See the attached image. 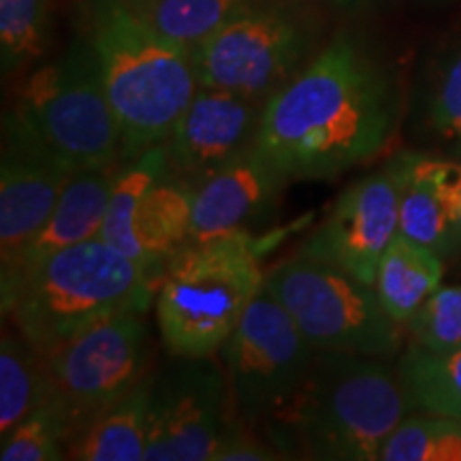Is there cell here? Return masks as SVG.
<instances>
[{
    "label": "cell",
    "mask_w": 461,
    "mask_h": 461,
    "mask_svg": "<svg viewBox=\"0 0 461 461\" xmlns=\"http://www.w3.org/2000/svg\"><path fill=\"white\" fill-rule=\"evenodd\" d=\"M393 129L387 73L342 32L265 101L255 148L288 182L330 180L378 157Z\"/></svg>",
    "instance_id": "cell-1"
},
{
    "label": "cell",
    "mask_w": 461,
    "mask_h": 461,
    "mask_svg": "<svg viewBox=\"0 0 461 461\" xmlns=\"http://www.w3.org/2000/svg\"><path fill=\"white\" fill-rule=\"evenodd\" d=\"M84 39L122 132L124 160L163 146L199 88L193 51L124 0H88Z\"/></svg>",
    "instance_id": "cell-2"
},
{
    "label": "cell",
    "mask_w": 461,
    "mask_h": 461,
    "mask_svg": "<svg viewBox=\"0 0 461 461\" xmlns=\"http://www.w3.org/2000/svg\"><path fill=\"white\" fill-rule=\"evenodd\" d=\"M414 403L378 357L316 353L303 384L272 419L303 459L376 461Z\"/></svg>",
    "instance_id": "cell-3"
},
{
    "label": "cell",
    "mask_w": 461,
    "mask_h": 461,
    "mask_svg": "<svg viewBox=\"0 0 461 461\" xmlns=\"http://www.w3.org/2000/svg\"><path fill=\"white\" fill-rule=\"evenodd\" d=\"M158 285L157 276L96 238L41 258L0 295L20 336L48 355L115 314H146Z\"/></svg>",
    "instance_id": "cell-4"
},
{
    "label": "cell",
    "mask_w": 461,
    "mask_h": 461,
    "mask_svg": "<svg viewBox=\"0 0 461 461\" xmlns=\"http://www.w3.org/2000/svg\"><path fill=\"white\" fill-rule=\"evenodd\" d=\"M258 244L246 230L188 241L165 265L157 291L160 338L173 357L221 353L265 286Z\"/></svg>",
    "instance_id": "cell-5"
},
{
    "label": "cell",
    "mask_w": 461,
    "mask_h": 461,
    "mask_svg": "<svg viewBox=\"0 0 461 461\" xmlns=\"http://www.w3.org/2000/svg\"><path fill=\"white\" fill-rule=\"evenodd\" d=\"M3 126L75 173L124 160L122 132L84 34L28 75Z\"/></svg>",
    "instance_id": "cell-6"
},
{
    "label": "cell",
    "mask_w": 461,
    "mask_h": 461,
    "mask_svg": "<svg viewBox=\"0 0 461 461\" xmlns=\"http://www.w3.org/2000/svg\"><path fill=\"white\" fill-rule=\"evenodd\" d=\"M319 22L297 0H252L193 51L199 86L265 103L312 60Z\"/></svg>",
    "instance_id": "cell-7"
},
{
    "label": "cell",
    "mask_w": 461,
    "mask_h": 461,
    "mask_svg": "<svg viewBox=\"0 0 461 461\" xmlns=\"http://www.w3.org/2000/svg\"><path fill=\"white\" fill-rule=\"evenodd\" d=\"M265 288L316 353L383 357L400 348L403 327L387 314L374 286L333 265L297 252L265 274Z\"/></svg>",
    "instance_id": "cell-8"
},
{
    "label": "cell",
    "mask_w": 461,
    "mask_h": 461,
    "mask_svg": "<svg viewBox=\"0 0 461 461\" xmlns=\"http://www.w3.org/2000/svg\"><path fill=\"white\" fill-rule=\"evenodd\" d=\"M235 417L255 428L272 420L312 367L316 350L267 288L252 299L221 348Z\"/></svg>",
    "instance_id": "cell-9"
},
{
    "label": "cell",
    "mask_w": 461,
    "mask_h": 461,
    "mask_svg": "<svg viewBox=\"0 0 461 461\" xmlns=\"http://www.w3.org/2000/svg\"><path fill=\"white\" fill-rule=\"evenodd\" d=\"M194 188L173 180L165 148L126 160L115 177L101 240L163 278L169 258L190 241Z\"/></svg>",
    "instance_id": "cell-10"
},
{
    "label": "cell",
    "mask_w": 461,
    "mask_h": 461,
    "mask_svg": "<svg viewBox=\"0 0 461 461\" xmlns=\"http://www.w3.org/2000/svg\"><path fill=\"white\" fill-rule=\"evenodd\" d=\"M43 359L50 395L65 406L75 434L148 374L143 312L115 314L58 346Z\"/></svg>",
    "instance_id": "cell-11"
},
{
    "label": "cell",
    "mask_w": 461,
    "mask_h": 461,
    "mask_svg": "<svg viewBox=\"0 0 461 461\" xmlns=\"http://www.w3.org/2000/svg\"><path fill=\"white\" fill-rule=\"evenodd\" d=\"M235 411L227 372L212 357H176L154 376L146 461H212Z\"/></svg>",
    "instance_id": "cell-12"
},
{
    "label": "cell",
    "mask_w": 461,
    "mask_h": 461,
    "mask_svg": "<svg viewBox=\"0 0 461 461\" xmlns=\"http://www.w3.org/2000/svg\"><path fill=\"white\" fill-rule=\"evenodd\" d=\"M400 233L397 188L389 167L346 186L319 227L299 248L374 286L378 263Z\"/></svg>",
    "instance_id": "cell-13"
},
{
    "label": "cell",
    "mask_w": 461,
    "mask_h": 461,
    "mask_svg": "<svg viewBox=\"0 0 461 461\" xmlns=\"http://www.w3.org/2000/svg\"><path fill=\"white\" fill-rule=\"evenodd\" d=\"M263 107L238 92L199 86L163 143L169 176L197 188L255 148Z\"/></svg>",
    "instance_id": "cell-14"
},
{
    "label": "cell",
    "mask_w": 461,
    "mask_h": 461,
    "mask_svg": "<svg viewBox=\"0 0 461 461\" xmlns=\"http://www.w3.org/2000/svg\"><path fill=\"white\" fill-rule=\"evenodd\" d=\"M73 173L34 143L3 126L0 158V280L15 269L65 193Z\"/></svg>",
    "instance_id": "cell-15"
},
{
    "label": "cell",
    "mask_w": 461,
    "mask_h": 461,
    "mask_svg": "<svg viewBox=\"0 0 461 461\" xmlns=\"http://www.w3.org/2000/svg\"><path fill=\"white\" fill-rule=\"evenodd\" d=\"M288 180L257 148L194 188L190 241L241 233L269 214Z\"/></svg>",
    "instance_id": "cell-16"
},
{
    "label": "cell",
    "mask_w": 461,
    "mask_h": 461,
    "mask_svg": "<svg viewBox=\"0 0 461 461\" xmlns=\"http://www.w3.org/2000/svg\"><path fill=\"white\" fill-rule=\"evenodd\" d=\"M124 163L126 160H120V163L99 167V169L73 173L48 222L22 252L11 276L0 280V291H7L17 276L41 258L54 255L58 250H65L68 246L101 238L115 177H118Z\"/></svg>",
    "instance_id": "cell-17"
},
{
    "label": "cell",
    "mask_w": 461,
    "mask_h": 461,
    "mask_svg": "<svg viewBox=\"0 0 461 461\" xmlns=\"http://www.w3.org/2000/svg\"><path fill=\"white\" fill-rule=\"evenodd\" d=\"M387 167L393 173L397 188L400 233L431 248L442 258L461 252L440 180V158L403 152L391 158Z\"/></svg>",
    "instance_id": "cell-18"
},
{
    "label": "cell",
    "mask_w": 461,
    "mask_h": 461,
    "mask_svg": "<svg viewBox=\"0 0 461 461\" xmlns=\"http://www.w3.org/2000/svg\"><path fill=\"white\" fill-rule=\"evenodd\" d=\"M152 387L154 374H146L129 393L75 431L68 440L67 457L79 461H146Z\"/></svg>",
    "instance_id": "cell-19"
},
{
    "label": "cell",
    "mask_w": 461,
    "mask_h": 461,
    "mask_svg": "<svg viewBox=\"0 0 461 461\" xmlns=\"http://www.w3.org/2000/svg\"><path fill=\"white\" fill-rule=\"evenodd\" d=\"M445 258L431 248L397 233L378 263L374 291L400 327H408L442 286Z\"/></svg>",
    "instance_id": "cell-20"
},
{
    "label": "cell",
    "mask_w": 461,
    "mask_h": 461,
    "mask_svg": "<svg viewBox=\"0 0 461 461\" xmlns=\"http://www.w3.org/2000/svg\"><path fill=\"white\" fill-rule=\"evenodd\" d=\"M50 395L43 353L22 336L0 339V440Z\"/></svg>",
    "instance_id": "cell-21"
},
{
    "label": "cell",
    "mask_w": 461,
    "mask_h": 461,
    "mask_svg": "<svg viewBox=\"0 0 461 461\" xmlns=\"http://www.w3.org/2000/svg\"><path fill=\"white\" fill-rule=\"evenodd\" d=\"M397 372L414 408L461 419V348L436 353L412 344Z\"/></svg>",
    "instance_id": "cell-22"
},
{
    "label": "cell",
    "mask_w": 461,
    "mask_h": 461,
    "mask_svg": "<svg viewBox=\"0 0 461 461\" xmlns=\"http://www.w3.org/2000/svg\"><path fill=\"white\" fill-rule=\"evenodd\" d=\"M54 28V0H0V65L15 75L45 56Z\"/></svg>",
    "instance_id": "cell-23"
},
{
    "label": "cell",
    "mask_w": 461,
    "mask_h": 461,
    "mask_svg": "<svg viewBox=\"0 0 461 461\" xmlns=\"http://www.w3.org/2000/svg\"><path fill=\"white\" fill-rule=\"evenodd\" d=\"M252 0H141L137 11L167 39L194 51Z\"/></svg>",
    "instance_id": "cell-24"
},
{
    "label": "cell",
    "mask_w": 461,
    "mask_h": 461,
    "mask_svg": "<svg viewBox=\"0 0 461 461\" xmlns=\"http://www.w3.org/2000/svg\"><path fill=\"white\" fill-rule=\"evenodd\" d=\"M73 436V423L60 402L48 395L32 408L7 438H3V461H58L68 459L67 447Z\"/></svg>",
    "instance_id": "cell-25"
},
{
    "label": "cell",
    "mask_w": 461,
    "mask_h": 461,
    "mask_svg": "<svg viewBox=\"0 0 461 461\" xmlns=\"http://www.w3.org/2000/svg\"><path fill=\"white\" fill-rule=\"evenodd\" d=\"M378 461H461V419L431 412L406 417L387 438Z\"/></svg>",
    "instance_id": "cell-26"
},
{
    "label": "cell",
    "mask_w": 461,
    "mask_h": 461,
    "mask_svg": "<svg viewBox=\"0 0 461 461\" xmlns=\"http://www.w3.org/2000/svg\"><path fill=\"white\" fill-rule=\"evenodd\" d=\"M408 330L412 333V344L420 348L436 353L461 348V286L438 288Z\"/></svg>",
    "instance_id": "cell-27"
},
{
    "label": "cell",
    "mask_w": 461,
    "mask_h": 461,
    "mask_svg": "<svg viewBox=\"0 0 461 461\" xmlns=\"http://www.w3.org/2000/svg\"><path fill=\"white\" fill-rule=\"evenodd\" d=\"M429 131L440 140L461 143V45L442 62L425 107Z\"/></svg>",
    "instance_id": "cell-28"
},
{
    "label": "cell",
    "mask_w": 461,
    "mask_h": 461,
    "mask_svg": "<svg viewBox=\"0 0 461 461\" xmlns=\"http://www.w3.org/2000/svg\"><path fill=\"white\" fill-rule=\"evenodd\" d=\"M274 459H286V455L276 448L274 445H265V442L258 440L257 436H252L248 431V425H238L233 428L221 447L216 448L214 457L212 461H274Z\"/></svg>",
    "instance_id": "cell-29"
},
{
    "label": "cell",
    "mask_w": 461,
    "mask_h": 461,
    "mask_svg": "<svg viewBox=\"0 0 461 461\" xmlns=\"http://www.w3.org/2000/svg\"><path fill=\"white\" fill-rule=\"evenodd\" d=\"M440 180L445 188V197L448 203V212L457 229L459 244H461V163L457 160L440 158Z\"/></svg>",
    "instance_id": "cell-30"
},
{
    "label": "cell",
    "mask_w": 461,
    "mask_h": 461,
    "mask_svg": "<svg viewBox=\"0 0 461 461\" xmlns=\"http://www.w3.org/2000/svg\"><path fill=\"white\" fill-rule=\"evenodd\" d=\"M331 3H339V5H348V3H355V0H331Z\"/></svg>",
    "instance_id": "cell-31"
},
{
    "label": "cell",
    "mask_w": 461,
    "mask_h": 461,
    "mask_svg": "<svg viewBox=\"0 0 461 461\" xmlns=\"http://www.w3.org/2000/svg\"><path fill=\"white\" fill-rule=\"evenodd\" d=\"M124 3H129V5H132V7H137V5H140L141 0H124Z\"/></svg>",
    "instance_id": "cell-32"
}]
</instances>
